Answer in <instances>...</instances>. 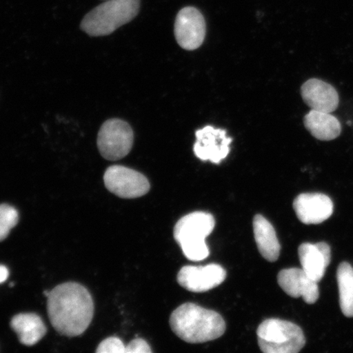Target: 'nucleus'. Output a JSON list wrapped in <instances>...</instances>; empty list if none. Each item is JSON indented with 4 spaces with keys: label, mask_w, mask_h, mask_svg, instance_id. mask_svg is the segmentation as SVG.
<instances>
[{
    "label": "nucleus",
    "mask_w": 353,
    "mask_h": 353,
    "mask_svg": "<svg viewBox=\"0 0 353 353\" xmlns=\"http://www.w3.org/2000/svg\"><path fill=\"white\" fill-rule=\"evenodd\" d=\"M51 324L61 335L76 337L91 324L94 313L92 298L85 286L66 282L55 287L48 297Z\"/></svg>",
    "instance_id": "f257e3e1"
},
{
    "label": "nucleus",
    "mask_w": 353,
    "mask_h": 353,
    "mask_svg": "<svg viewBox=\"0 0 353 353\" xmlns=\"http://www.w3.org/2000/svg\"><path fill=\"white\" fill-rule=\"evenodd\" d=\"M170 325L176 336L189 343L214 341L226 331V323L218 312L192 303L176 307L172 312Z\"/></svg>",
    "instance_id": "f03ea898"
},
{
    "label": "nucleus",
    "mask_w": 353,
    "mask_h": 353,
    "mask_svg": "<svg viewBox=\"0 0 353 353\" xmlns=\"http://www.w3.org/2000/svg\"><path fill=\"white\" fill-rule=\"evenodd\" d=\"M139 10L140 0H107L83 17L81 28L90 37H105L134 19Z\"/></svg>",
    "instance_id": "7ed1b4c3"
},
{
    "label": "nucleus",
    "mask_w": 353,
    "mask_h": 353,
    "mask_svg": "<svg viewBox=\"0 0 353 353\" xmlns=\"http://www.w3.org/2000/svg\"><path fill=\"white\" fill-rule=\"evenodd\" d=\"M215 227L214 216L206 212H193L183 216L174 228V237L185 257L192 261H201L210 254L205 238Z\"/></svg>",
    "instance_id": "20e7f679"
},
{
    "label": "nucleus",
    "mask_w": 353,
    "mask_h": 353,
    "mask_svg": "<svg viewBox=\"0 0 353 353\" xmlns=\"http://www.w3.org/2000/svg\"><path fill=\"white\" fill-rule=\"evenodd\" d=\"M257 336L260 350L265 353H297L306 343L299 325L276 319L263 321L257 330Z\"/></svg>",
    "instance_id": "39448f33"
},
{
    "label": "nucleus",
    "mask_w": 353,
    "mask_h": 353,
    "mask_svg": "<svg viewBox=\"0 0 353 353\" xmlns=\"http://www.w3.org/2000/svg\"><path fill=\"white\" fill-rule=\"evenodd\" d=\"M134 143V131L125 121L110 119L99 132L98 148L105 160L117 161L129 154Z\"/></svg>",
    "instance_id": "423d86ee"
},
{
    "label": "nucleus",
    "mask_w": 353,
    "mask_h": 353,
    "mask_svg": "<svg viewBox=\"0 0 353 353\" xmlns=\"http://www.w3.org/2000/svg\"><path fill=\"white\" fill-rule=\"evenodd\" d=\"M103 179L108 191L121 198H139L150 191L148 179L139 172L125 166L109 167Z\"/></svg>",
    "instance_id": "0eeeda50"
},
{
    "label": "nucleus",
    "mask_w": 353,
    "mask_h": 353,
    "mask_svg": "<svg viewBox=\"0 0 353 353\" xmlns=\"http://www.w3.org/2000/svg\"><path fill=\"white\" fill-rule=\"evenodd\" d=\"M206 24L202 13L193 7L181 10L176 17L174 34L176 42L186 50H195L205 41Z\"/></svg>",
    "instance_id": "6e6552de"
},
{
    "label": "nucleus",
    "mask_w": 353,
    "mask_h": 353,
    "mask_svg": "<svg viewBox=\"0 0 353 353\" xmlns=\"http://www.w3.org/2000/svg\"><path fill=\"white\" fill-rule=\"evenodd\" d=\"M227 272L219 264L205 266H185L179 272V284L194 293L207 292L223 283Z\"/></svg>",
    "instance_id": "1a4fd4ad"
},
{
    "label": "nucleus",
    "mask_w": 353,
    "mask_h": 353,
    "mask_svg": "<svg viewBox=\"0 0 353 353\" xmlns=\"http://www.w3.org/2000/svg\"><path fill=\"white\" fill-rule=\"evenodd\" d=\"M196 137L194 153L203 161H210L214 164H219L230 152L232 139L223 130L205 126L196 132Z\"/></svg>",
    "instance_id": "9d476101"
},
{
    "label": "nucleus",
    "mask_w": 353,
    "mask_h": 353,
    "mask_svg": "<svg viewBox=\"0 0 353 353\" xmlns=\"http://www.w3.org/2000/svg\"><path fill=\"white\" fill-rule=\"evenodd\" d=\"M294 210L304 224H320L333 214L331 199L321 193L300 194L294 201Z\"/></svg>",
    "instance_id": "9b49d317"
},
{
    "label": "nucleus",
    "mask_w": 353,
    "mask_h": 353,
    "mask_svg": "<svg viewBox=\"0 0 353 353\" xmlns=\"http://www.w3.org/2000/svg\"><path fill=\"white\" fill-rule=\"evenodd\" d=\"M278 284L290 297H302L304 302L313 304L319 299L317 282L311 279L303 268L284 269L278 273Z\"/></svg>",
    "instance_id": "f8f14e48"
},
{
    "label": "nucleus",
    "mask_w": 353,
    "mask_h": 353,
    "mask_svg": "<svg viewBox=\"0 0 353 353\" xmlns=\"http://www.w3.org/2000/svg\"><path fill=\"white\" fill-rule=\"evenodd\" d=\"M304 103L312 110L331 113L339 107V97L330 83L317 79H309L301 88Z\"/></svg>",
    "instance_id": "ddd939ff"
},
{
    "label": "nucleus",
    "mask_w": 353,
    "mask_h": 353,
    "mask_svg": "<svg viewBox=\"0 0 353 353\" xmlns=\"http://www.w3.org/2000/svg\"><path fill=\"white\" fill-rule=\"evenodd\" d=\"M300 263L309 277L319 283L325 276L331 259V250L325 242L303 243L299 248Z\"/></svg>",
    "instance_id": "4468645a"
},
{
    "label": "nucleus",
    "mask_w": 353,
    "mask_h": 353,
    "mask_svg": "<svg viewBox=\"0 0 353 353\" xmlns=\"http://www.w3.org/2000/svg\"><path fill=\"white\" fill-rule=\"evenodd\" d=\"M253 227L254 239L260 254L269 262H276L279 259L281 245L274 228L261 214L254 216Z\"/></svg>",
    "instance_id": "2eb2a0df"
},
{
    "label": "nucleus",
    "mask_w": 353,
    "mask_h": 353,
    "mask_svg": "<svg viewBox=\"0 0 353 353\" xmlns=\"http://www.w3.org/2000/svg\"><path fill=\"white\" fill-rule=\"evenodd\" d=\"M304 125L310 134L321 141L337 139L341 134V123L328 112L312 110L304 117Z\"/></svg>",
    "instance_id": "dca6fc26"
},
{
    "label": "nucleus",
    "mask_w": 353,
    "mask_h": 353,
    "mask_svg": "<svg viewBox=\"0 0 353 353\" xmlns=\"http://www.w3.org/2000/svg\"><path fill=\"white\" fill-rule=\"evenodd\" d=\"M11 327L26 346H33L41 341L47 331L41 317L35 313H20L13 316Z\"/></svg>",
    "instance_id": "f3484780"
},
{
    "label": "nucleus",
    "mask_w": 353,
    "mask_h": 353,
    "mask_svg": "<svg viewBox=\"0 0 353 353\" xmlns=\"http://www.w3.org/2000/svg\"><path fill=\"white\" fill-rule=\"evenodd\" d=\"M337 281L339 290V304L343 315L353 317V268L343 262L337 270Z\"/></svg>",
    "instance_id": "a211bd4d"
},
{
    "label": "nucleus",
    "mask_w": 353,
    "mask_h": 353,
    "mask_svg": "<svg viewBox=\"0 0 353 353\" xmlns=\"http://www.w3.org/2000/svg\"><path fill=\"white\" fill-rule=\"evenodd\" d=\"M19 221V212L14 207L0 205V242L6 239Z\"/></svg>",
    "instance_id": "6ab92c4d"
},
{
    "label": "nucleus",
    "mask_w": 353,
    "mask_h": 353,
    "mask_svg": "<svg viewBox=\"0 0 353 353\" xmlns=\"http://www.w3.org/2000/svg\"><path fill=\"white\" fill-rule=\"evenodd\" d=\"M126 346L121 339L110 337L101 342L96 352L98 353H125Z\"/></svg>",
    "instance_id": "aec40b11"
},
{
    "label": "nucleus",
    "mask_w": 353,
    "mask_h": 353,
    "mask_svg": "<svg viewBox=\"0 0 353 353\" xmlns=\"http://www.w3.org/2000/svg\"><path fill=\"white\" fill-rule=\"evenodd\" d=\"M149 344L143 339H135L125 348V353H152Z\"/></svg>",
    "instance_id": "412c9836"
},
{
    "label": "nucleus",
    "mask_w": 353,
    "mask_h": 353,
    "mask_svg": "<svg viewBox=\"0 0 353 353\" xmlns=\"http://www.w3.org/2000/svg\"><path fill=\"white\" fill-rule=\"evenodd\" d=\"M8 276H10V271H8V268L3 266V265H0V284L6 282Z\"/></svg>",
    "instance_id": "4be33fe9"
}]
</instances>
